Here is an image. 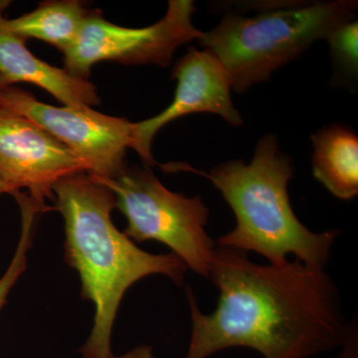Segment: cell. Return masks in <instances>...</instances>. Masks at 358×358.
I'll return each instance as SVG.
<instances>
[{"label":"cell","instance_id":"obj_7","mask_svg":"<svg viewBox=\"0 0 358 358\" xmlns=\"http://www.w3.org/2000/svg\"><path fill=\"white\" fill-rule=\"evenodd\" d=\"M0 107L22 115L50 134L81 160L86 173L110 178L124 166L134 143V122L90 107H55L11 85L0 90Z\"/></svg>","mask_w":358,"mask_h":358},{"label":"cell","instance_id":"obj_17","mask_svg":"<svg viewBox=\"0 0 358 358\" xmlns=\"http://www.w3.org/2000/svg\"><path fill=\"white\" fill-rule=\"evenodd\" d=\"M11 192L13 190H11L10 186L7 185L6 181L0 176V194L2 193H10L11 194Z\"/></svg>","mask_w":358,"mask_h":358},{"label":"cell","instance_id":"obj_16","mask_svg":"<svg viewBox=\"0 0 358 358\" xmlns=\"http://www.w3.org/2000/svg\"><path fill=\"white\" fill-rule=\"evenodd\" d=\"M110 358H157L155 355L154 348L150 345H140L129 350L122 357H112Z\"/></svg>","mask_w":358,"mask_h":358},{"label":"cell","instance_id":"obj_9","mask_svg":"<svg viewBox=\"0 0 358 358\" xmlns=\"http://www.w3.org/2000/svg\"><path fill=\"white\" fill-rule=\"evenodd\" d=\"M171 79L178 83L173 103L155 117L134 122L131 148L140 155L145 166L157 164L152 152L155 134L179 117L210 113L220 115L231 126L243 124V119L231 98L229 76L210 51H199L190 47L174 65Z\"/></svg>","mask_w":358,"mask_h":358},{"label":"cell","instance_id":"obj_1","mask_svg":"<svg viewBox=\"0 0 358 358\" xmlns=\"http://www.w3.org/2000/svg\"><path fill=\"white\" fill-rule=\"evenodd\" d=\"M208 279L219 291L209 315L186 288L192 329L185 358L231 348L264 358H310L343 345L350 331L338 286L324 268L298 260L261 265L246 252L216 246Z\"/></svg>","mask_w":358,"mask_h":358},{"label":"cell","instance_id":"obj_3","mask_svg":"<svg viewBox=\"0 0 358 358\" xmlns=\"http://www.w3.org/2000/svg\"><path fill=\"white\" fill-rule=\"evenodd\" d=\"M183 167L209 179L236 218L234 229L219 237L216 246L255 252L274 265L287 262L293 254L305 265L326 268L338 230L315 233L296 217L288 193L291 157L280 152L275 136L259 141L249 164L231 160L209 173Z\"/></svg>","mask_w":358,"mask_h":358},{"label":"cell","instance_id":"obj_18","mask_svg":"<svg viewBox=\"0 0 358 358\" xmlns=\"http://www.w3.org/2000/svg\"><path fill=\"white\" fill-rule=\"evenodd\" d=\"M6 86H11V84L9 83L8 80L0 73V90L3 89L4 87Z\"/></svg>","mask_w":358,"mask_h":358},{"label":"cell","instance_id":"obj_8","mask_svg":"<svg viewBox=\"0 0 358 358\" xmlns=\"http://www.w3.org/2000/svg\"><path fill=\"white\" fill-rule=\"evenodd\" d=\"M86 173L81 160L35 122L0 107V176L11 194L21 188L35 203L48 209L54 186L62 179Z\"/></svg>","mask_w":358,"mask_h":358},{"label":"cell","instance_id":"obj_13","mask_svg":"<svg viewBox=\"0 0 358 358\" xmlns=\"http://www.w3.org/2000/svg\"><path fill=\"white\" fill-rule=\"evenodd\" d=\"M13 195L20 204L22 227H21L20 242L10 265L8 266L3 275L0 278V312L6 305L7 296L10 293L11 289L26 270L28 251L32 246L33 231H34L36 215L39 212L45 211L24 193L16 192Z\"/></svg>","mask_w":358,"mask_h":358},{"label":"cell","instance_id":"obj_11","mask_svg":"<svg viewBox=\"0 0 358 358\" xmlns=\"http://www.w3.org/2000/svg\"><path fill=\"white\" fill-rule=\"evenodd\" d=\"M313 176L339 199L358 194V138L341 126L329 127L312 136Z\"/></svg>","mask_w":358,"mask_h":358},{"label":"cell","instance_id":"obj_2","mask_svg":"<svg viewBox=\"0 0 358 358\" xmlns=\"http://www.w3.org/2000/svg\"><path fill=\"white\" fill-rule=\"evenodd\" d=\"M56 209L64 220L65 261L81 280V296L95 305L91 334L83 358L114 357L110 346L120 303L143 278L162 275L178 286L187 267L176 254L148 253L113 223L114 192L91 174H75L54 186Z\"/></svg>","mask_w":358,"mask_h":358},{"label":"cell","instance_id":"obj_15","mask_svg":"<svg viewBox=\"0 0 358 358\" xmlns=\"http://www.w3.org/2000/svg\"><path fill=\"white\" fill-rule=\"evenodd\" d=\"M357 322L350 324V331L346 336L343 352L339 358H357Z\"/></svg>","mask_w":358,"mask_h":358},{"label":"cell","instance_id":"obj_6","mask_svg":"<svg viewBox=\"0 0 358 358\" xmlns=\"http://www.w3.org/2000/svg\"><path fill=\"white\" fill-rule=\"evenodd\" d=\"M194 11L192 0H171L159 22L145 28H127L106 20L100 10H91L76 38L62 51L64 69L88 80L92 67L103 61L167 67L179 47L201 35L192 23Z\"/></svg>","mask_w":358,"mask_h":358},{"label":"cell","instance_id":"obj_12","mask_svg":"<svg viewBox=\"0 0 358 358\" xmlns=\"http://www.w3.org/2000/svg\"><path fill=\"white\" fill-rule=\"evenodd\" d=\"M90 11L76 0L46 1L31 13L6 20V23L21 38L41 40L62 52L76 38Z\"/></svg>","mask_w":358,"mask_h":358},{"label":"cell","instance_id":"obj_14","mask_svg":"<svg viewBox=\"0 0 358 358\" xmlns=\"http://www.w3.org/2000/svg\"><path fill=\"white\" fill-rule=\"evenodd\" d=\"M329 45L339 64L352 74L358 67V22L352 20L336 30L329 37Z\"/></svg>","mask_w":358,"mask_h":358},{"label":"cell","instance_id":"obj_4","mask_svg":"<svg viewBox=\"0 0 358 358\" xmlns=\"http://www.w3.org/2000/svg\"><path fill=\"white\" fill-rule=\"evenodd\" d=\"M357 9V1L338 0L271 9L252 17L230 13L197 41L220 61L231 89L244 93L353 20Z\"/></svg>","mask_w":358,"mask_h":358},{"label":"cell","instance_id":"obj_5","mask_svg":"<svg viewBox=\"0 0 358 358\" xmlns=\"http://www.w3.org/2000/svg\"><path fill=\"white\" fill-rule=\"evenodd\" d=\"M95 178L114 192L115 207L128 221L124 235L166 245L187 268L209 277L216 244L206 232L209 209L201 196L171 192L148 166L126 164L113 178Z\"/></svg>","mask_w":358,"mask_h":358},{"label":"cell","instance_id":"obj_10","mask_svg":"<svg viewBox=\"0 0 358 358\" xmlns=\"http://www.w3.org/2000/svg\"><path fill=\"white\" fill-rule=\"evenodd\" d=\"M25 39L11 31L0 13V73L9 83H29L55 96L64 106L92 108L100 103L96 88L89 80L73 76L33 55Z\"/></svg>","mask_w":358,"mask_h":358}]
</instances>
